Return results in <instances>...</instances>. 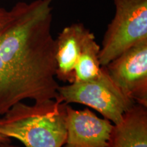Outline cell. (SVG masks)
<instances>
[{
  "label": "cell",
  "mask_w": 147,
  "mask_h": 147,
  "mask_svg": "<svg viewBox=\"0 0 147 147\" xmlns=\"http://www.w3.org/2000/svg\"><path fill=\"white\" fill-rule=\"evenodd\" d=\"M100 47L95 41V37L89 31L86 36L75 66L74 82H84L100 75L102 66L99 60Z\"/></svg>",
  "instance_id": "obj_8"
},
{
  "label": "cell",
  "mask_w": 147,
  "mask_h": 147,
  "mask_svg": "<svg viewBox=\"0 0 147 147\" xmlns=\"http://www.w3.org/2000/svg\"><path fill=\"white\" fill-rule=\"evenodd\" d=\"M89 32L82 23H72L65 27L55 39L56 78L59 80L69 84L74 82L75 66Z\"/></svg>",
  "instance_id": "obj_6"
},
{
  "label": "cell",
  "mask_w": 147,
  "mask_h": 147,
  "mask_svg": "<svg viewBox=\"0 0 147 147\" xmlns=\"http://www.w3.org/2000/svg\"><path fill=\"white\" fill-rule=\"evenodd\" d=\"M65 122L64 147H110L115 125L89 108L75 110L67 104Z\"/></svg>",
  "instance_id": "obj_5"
},
{
  "label": "cell",
  "mask_w": 147,
  "mask_h": 147,
  "mask_svg": "<svg viewBox=\"0 0 147 147\" xmlns=\"http://www.w3.org/2000/svg\"><path fill=\"white\" fill-rule=\"evenodd\" d=\"M110 147H147V107L135 104L115 125Z\"/></svg>",
  "instance_id": "obj_7"
},
{
  "label": "cell",
  "mask_w": 147,
  "mask_h": 147,
  "mask_svg": "<svg viewBox=\"0 0 147 147\" xmlns=\"http://www.w3.org/2000/svg\"><path fill=\"white\" fill-rule=\"evenodd\" d=\"M66 106L59 99L33 105L18 102L0 118V134L25 147H62L67 137Z\"/></svg>",
  "instance_id": "obj_1"
},
{
  "label": "cell",
  "mask_w": 147,
  "mask_h": 147,
  "mask_svg": "<svg viewBox=\"0 0 147 147\" xmlns=\"http://www.w3.org/2000/svg\"><path fill=\"white\" fill-rule=\"evenodd\" d=\"M115 14L108 24L99 53L101 66L147 40V0H113Z\"/></svg>",
  "instance_id": "obj_2"
},
{
  "label": "cell",
  "mask_w": 147,
  "mask_h": 147,
  "mask_svg": "<svg viewBox=\"0 0 147 147\" xmlns=\"http://www.w3.org/2000/svg\"><path fill=\"white\" fill-rule=\"evenodd\" d=\"M105 67L125 96L147 107V40L129 48Z\"/></svg>",
  "instance_id": "obj_4"
},
{
  "label": "cell",
  "mask_w": 147,
  "mask_h": 147,
  "mask_svg": "<svg viewBox=\"0 0 147 147\" xmlns=\"http://www.w3.org/2000/svg\"><path fill=\"white\" fill-rule=\"evenodd\" d=\"M23 99L0 61V115H4Z\"/></svg>",
  "instance_id": "obj_9"
},
{
  "label": "cell",
  "mask_w": 147,
  "mask_h": 147,
  "mask_svg": "<svg viewBox=\"0 0 147 147\" xmlns=\"http://www.w3.org/2000/svg\"><path fill=\"white\" fill-rule=\"evenodd\" d=\"M57 99L66 104L78 103L89 106L114 125L120 123L125 114L135 104L114 83L105 66H102L96 78L59 86Z\"/></svg>",
  "instance_id": "obj_3"
},
{
  "label": "cell",
  "mask_w": 147,
  "mask_h": 147,
  "mask_svg": "<svg viewBox=\"0 0 147 147\" xmlns=\"http://www.w3.org/2000/svg\"><path fill=\"white\" fill-rule=\"evenodd\" d=\"M0 142H11V140L9 138L5 136L2 135L1 134H0Z\"/></svg>",
  "instance_id": "obj_10"
},
{
  "label": "cell",
  "mask_w": 147,
  "mask_h": 147,
  "mask_svg": "<svg viewBox=\"0 0 147 147\" xmlns=\"http://www.w3.org/2000/svg\"><path fill=\"white\" fill-rule=\"evenodd\" d=\"M0 147H18L10 144V142H0Z\"/></svg>",
  "instance_id": "obj_11"
}]
</instances>
